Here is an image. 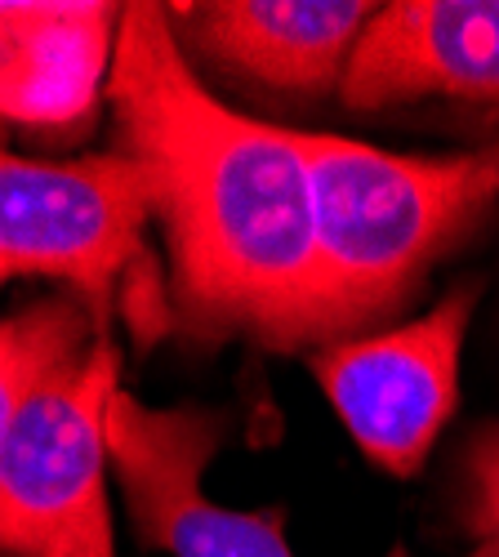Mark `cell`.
Here are the masks:
<instances>
[{"label":"cell","instance_id":"obj_2","mask_svg":"<svg viewBox=\"0 0 499 557\" xmlns=\"http://www.w3.org/2000/svg\"><path fill=\"white\" fill-rule=\"evenodd\" d=\"M312 183L330 344L397 312L424 272L499 201V138L473 152L411 157L295 129Z\"/></svg>","mask_w":499,"mask_h":557},{"label":"cell","instance_id":"obj_12","mask_svg":"<svg viewBox=\"0 0 499 557\" xmlns=\"http://www.w3.org/2000/svg\"><path fill=\"white\" fill-rule=\"evenodd\" d=\"M0 148H5V121H0Z\"/></svg>","mask_w":499,"mask_h":557},{"label":"cell","instance_id":"obj_7","mask_svg":"<svg viewBox=\"0 0 499 557\" xmlns=\"http://www.w3.org/2000/svg\"><path fill=\"white\" fill-rule=\"evenodd\" d=\"M339 99L357 112L428 99L499 108V0H388L357 40Z\"/></svg>","mask_w":499,"mask_h":557},{"label":"cell","instance_id":"obj_1","mask_svg":"<svg viewBox=\"0 0 499 557\" xmlns=\"http://www.w3.org/2000/svg\"><path fill=\"white\" fill-rule=\"evenodd\" d=\"M121 152L148 174L178 331L277 352L326 348L322 246L295 129L223 103L184 54L170 5H125L108 76Z\"/></svg>","mask_w":499,"mask_h":557},{"label":"cell","instance_id":"obj_4","mask_svg":"<svg viewBox=\"0 0 499 557\" xmlns=\"http://www.w3.org/2000/svg\"><path fill=\"white\" fill-rule=\"evenodd\" d=\"M121 388L112 335L45 384L0 450V553L116 557L108 504V401Z\"/></svg>","mask_w":499,"mask_h":557},{"label":"cell","instance_id":"obj_9","mask_svg":"<svg viewBox=\"0 0 499 557\" xmlns=\"http://www.w3.org/2000/svg\"><path fill=\"white\" fill-rule=\"evenodd\" d=\"M125 5L0 0V121L72 129L108 95Z\"/></svg>","mask_w":499,"mask_h":557},{"label":"cell","instance_id":"obj_8","mask_svg":"<svg viewBox=\"0 0 499 557\" xmlns=\"http://www.w3.org/2000/svg\"><path fill=\"white\" fill-rule=\"evenodd\" d=\"M379 5L371 0H197L170 5L188 59L267 95L316 99L344 85L352 50Z\"/></svg>","mask_w":499,"mask_h":557},{"label":"cell","instance_id":"obj_5","mask_svg":"<svg viewBox=\"0 0 499 557\" xmlns=\"http://www.w3.org/2000/svg\"><path fill=\"white\" fill-rule=\"evenodd\" d=\"M477 290V282L456 286L415 321L312 352V375L344 429L361 455L392 478H415L456 414Z\"/></svg>","mask_w":499,"mask_h":557},{"label":"cell","instance_id":"obj_10","mask_svg":"<svg viewBox=\"0 0 499 557\" xmlns=\"http://www.w3.org/2000/svg\"><path fill=\"white\" fill-rule=\"evenodd\" d=\"M95 339H103L95 331V317L67 295L0 317V450L14 437L32 397L67 366H76L95 348Z\"/></svg>","mask_w":499,"mask_h":557},{"label":"cell","instance_id":"obj_13","mask_svg":"<svg viewBox=\"0 0 499 557\" xmlns=\"http://www.w3.org/2000/svg\"><path fill=\"white\" fill-rule=\"evenodd\" d=\"M0 557H5V553H0Z\"/></svg>","mask_w":499,"mask_h":557},{"label":"cell","instance_id":"obj_3","mask_svg":"<svg viewBox=\"0 0 499 557\" xmlns=\"http://www.w3.org/2000/svg\"><path fill=\"white\" fill-rule=\"evenodd\" d=\"M148 223V174L134 157L32 161L0 148V286L18 276L59 282L85 304L99 335H112L116 304L139 290L161 331L174 317L152 282Z\"/></svg>","mask_w":499,"mask_h":557},{"label":"cell","instance_id":"obj_6","mask_svg":"<svg viewBox=\"0 0 499 557\" xmlns=\"http://www.w3.org/2000/svg\"><path fill=\"white\" fill-rule=\"evenodd\" d=\"M219 437L205 410L112 393L108 455L134 535L170 557H295L282 508H228L205 495Z\"/></svg>","mask_w":499,"mask_h":557},{"label":"cell","instance_id":"obj_11","mask_svg":"<svg viewBox=\"0 0 499 557\" xmlns=\"http://www.w3.org/2000/svg\"><path fill=\"white\" fill-rule=\"evenodd\" d=\"M460 527L469 535L464 557H499V420L482 424L464 446Z\"/></svg>","mask_w":499,"mask_h":557}]
</instances>
